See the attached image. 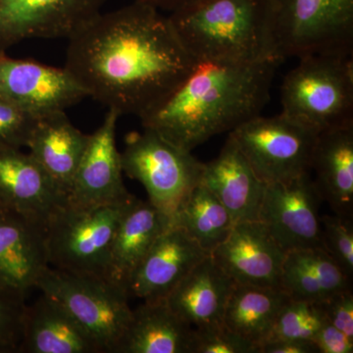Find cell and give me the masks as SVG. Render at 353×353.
I'll list each match as a JSON object with an SVG mask.
<instances>
[{"label":"cell","instance_id":"cell-1","mask_svg":"<svg viewBox=\"0 0 353 353\" xmlns=\"http://www.w3.org/2000/svg\"><path fill=\"white\" fill-rule=\"evenodd\" d=\"M68 39L64 68L88 97L120 116L141 119L197 65L169 16L138 1L97 14Z\"/></svg>","mask_w":353,"mask_h":353},{"label":"cell","instance_id":"cell-2","mask_svg":"<svg viewBox=\"0 0 353 353\" xmlns=\"http://www.w3.org/2000/svg\"><path fill=\"white\" fill-rule=\"evenodd\" d=\"M276 60L248 64L197 63L160 105L141 118L145 129L192 152L260 115L270 99Z\"/></svg>","mask_w":353,"mask_h":353},{"label":"cell","instance_id":"cell-3","mask_svg":"<svg viewBox=\"0 0 353 353\" xmlns=\"http://www.w3.org/2000/svg\"><path fill=\"white\" fill-rule=\"evenodd\" d=\"M169 19L197 63L276 60L270 0H197Z\"/></svg>","mask_w":353,"mask_h":353},{"label":"cell","instance_id":"cell-4","mask_svg":"<svg viewBox=\"0 0 353 353\" xmlns=\"http://www.w3.org/2000/svg\"><path fill=\"white\" fill-rule=\"evenodd\" d=\"M353 55L299 58L281 87L282 113L318 134L353 125Z\"/></svg>","mask_w":353,"mask_h":353},{"label":"cell","instance_id":"cell-5","mask_svg":"<svg viewBox=\"0 0 353 353\" xmlns=\"http://www.w3.org/2000/svg\"><path fill=\"white\" fill-rule=\"evenodd\" d=\"M134 199L92 208H75L65 202L46 223L48 265L106 280L114 234Z\"/></svg>","mask_w":353,"mask_h":353},{"label":"cell","instance_id":"cell-6","mask_svg":"<svg viewBox=\"0 0 353 353\" xmlns=\"http://www.w3.org/2000/svg\"><path fill=\"white\" fill-rule=\"evenodd\" d=\"M274 57L353 55V0H270Z\"/></svg>","mask_w":353,"mask_h":353},{"label":"cell","instance_id":"cell-7","mask_svg":"<svg viewBox=\"0 0 353 353\" xmlns=\"http://www.w3.org/2000/svg\"><path fill=\"white\" fill-rule=\"evenodd\" d=\"M101 347L117 353L132 318L129 294L104 279L76 275L48 266L37 284Z\"/></svg>","mask_w":353,"mask_h":353},{"label":"cell","instance_id":"cell-8","mask_svg":"<svg viewBox=\"0 0 353 353\" xmlns=\"http://www.w3.org/2000/svg\"><path fill=\"white\" fill-rule=\"evenodd\" d=\"M123 173L145 187L148 201L173 221L201 183L203 163L152 130L128 134L121 152Z\"/></svg>","mask_w":353,"mask_h":353},{"label":"cell","instance_id":"cell-9","mask_svg":"<svg viewBox=\"0 0 353 353\" xmlns=\"http://www.w3.org/2000/svg\"><path fill=\"white\" fill-rule=\"evenodd\" d=\"M318 134L283 113L273 117L256 116L230 132L266 185L310 172Z\"/></svg>","mask_w":353,"mask_h":353},{"label":"cell","instance_id":"cell-10","mask_svg":"<svg viewBox=\"0 0 353 353\" xmlns=\"http://www.w3.org/2000/svg\"><path fill=\"white\" fill-rule=\"evenodd\" d=\"M321 201L311 172L285 182L268 183L259 220L287 252L305 248L324 250Z\"/></svg>","mask_w":353,"mask_h":353},{"label":"cell","instance_id":"cell-11","mask_svg":"<svg viewBox=\"0 0 353 353\" xmlns=\"http://www.w3.org/2000/svg\"><path fill=\"white\" fill-rule=\"evenodd\" d=\"M0 95L37 116L65 111L88 97L64 68L0 53Z\"/></svg>","mask_w":353,"mask_h":353},{"label":"cell","instance_id":"cell-12","mask_svg":"<svg viewBox=\"0 0 353 353\" xmlns=\"http://www.w3.org/2000/svg\"><path fill=\"white\" fill-rule=\"evenodd\" d=\"M108 0H0V53L30 39H68Z\"/></svg>","mask_w":353,"mask_h":353},{"label":"cell","instance_id":"cell-13","mask_svg":"<svg viewBox=\"0 0 353 353\" xmlns=\"http://www.w3.org/2000/svg\"><path fill=\"white\" fill-rule=\"evenodd\" d=\"M48 266L46 225L0 203V292L26 301Z\"/></svg>","mask_w":353,"mask_h":353},{"label":"cell","instance_id":"cell-14","mask_svg":"<svg viewBox=\"0 0 353 353\" xmlns=\"http://www.w3.org/2000/svg\"><path fill=\"white\" fill-rule=\"evenodd\" d=\"M119 118L117 111L108 109L101 126L90 134L67 196L69 205L92 208L126 201L132 196L123 182L121 152L116 145Z\"/></svg>","mask_w":353,"mask_h":353},{"label":"cell","instance_id":"cell-15","mask_svg":"<svg viewBox=\"0 0 353 353\" xmlns=\"http://www.w3.org/2000/svg\"><path fill=\"white\" fill-rule=\"evenodd\" d=\"M287 252L259 220L236 223L211 257L236 284L281 289Z\"/></svg>","mask_w":353,"mask_h":353},{"label":"cell","instance_id":"cell-16","mask_svg":"<svg viewBox=\"0 0 353 353\" xmlns=\"http://www.w3.org/2000/svg\"><path fill=\"white\" fill-rule=\"evenodd\" d=\"M209 255L182 228L172 225L139 262L130 279L128 294L143 301L166 299L181 281Z\"/></svg>","mask_w":353,"mask_h":353},{"label":"cell","instance_id":"cell-17","mask_svg":"<svg viewBox=\"0 0 353 353\" xmlns=\"http://www.w3.org/2000/svg\"><path fill=\"white\" fill-rule=\"evenodd\" d=\"M66 199L29 152L0 146V203L43 222L63 205Z\"/></svg>","mask_w":353,"mask_h":353},{"label":"cell","instance_id":"cell-18","mask_svg":"<svg viewBox=\"0 0 353 353\" xmlns=\"http://www.w3.org/2000/svg\"><path fill=\"white\" fill-rule=\"evenodd\" d=\"M201 183L222 202L236 224L259 220L267 185L256 175L231 136L219 155L203 163Z\"/></svg>","mask_w":353,"mask_h":353},{"label":"cell","instance_id":"cell-19","mask_svg":"<svg viewBox=\"0 0 353 353\" xmlns=\"http://www.w3.org/2000/svg\"><path fill=\"white\" fill-rule=\"evenodd\" d=\"M170 226L171 218L152 202L136 197L121 218L114 234L106 280L128 292L130 279L139 262Z\"/></svg>","mask_w":353,"mask_h":353},{"label":"cell","instance_id":"cell-20","mask_svg":"<svg viewBox=\"0 0 353 353\" xmlns=\"http://www.w3.org/2000/svg\"><path fill=\"white\" fill-rule=\"evenodd\" d=\"M236 284L209 255L172 290L166 301L192 328H209L223 324L225 308Z\"/></svg>","mask_w":353,"mask_h":353},{"label":"cell","instance_id":"cell-21","mask_svg":"<svg viewBox=\"0 0 353 353\" xmlns=\"http://www.w3.org/2000/svg\"><path fill=\"white\" fill-rule=\"evenodd\" d=\"M90 134L74 126L65 111L37 120L27 148L58 190L67 199L74 176L87 148Z\"/></svg>","mask_w":353,"mask_h":353},{"label":"cell","instance_id":"cell-22","mask_svg":"<svg viewBox=\"0 0 353 353\" xmlns=\"http://www.w3.org/2000/svg\"><path fill=\"white\" fill-rule=\"evenodd\" d=\"M310 172L322 201L334 214L353 215V125L320 132L311 157Z\"/></svg>","mask_w":353,"mask_h":353},{"label":"cell","instance_id":"cell-23","mask_svg":"<svg viewBox=\"0 0 353 353\" xmlns=\"http://www.w3.org/2000/svg\"><path fill=\"white\" fill-rule=\"evenodd\" d=\"M21 353H101V347L54 301L41 294L26 305Z\"/></svg>","mask_w":353,"mask_h":353},{"label":"cell","instance_id":"cell-24","mask_svg":"<svg viewBox=\"0 0 353 353\" xmlns=\"http://www.w3.org/2000/svg\"><path fill=\"white\" fill-rule=\"evenodd\" d=\"M194 328L172 310L166 299L143 301L132 309L117 353H194Z\"/></svg>","mask_w":353,"mask_h":353},{"label":"cell","instance_id":"cell-25","mask_svg":"<svg viewBox=\"0 0 353 353\" xmlns=\"http://www.w3.org/2000/svg\"><path fill=\"white\" fill-rule=\"evenodd\" d=\"M352 278L322 248L290 250L285 254L280 288L292 299L319 303L352 289Z\"/></svg>","mask_w":353,"mask_h":353},{"label":"cell","instance_id":"cell-26","mask_svg":"<svg viewBox=\"0 0 353 353\" xmlns=\"http://www.w3.org/2000/svg\"><path fill=\"white\" fill-rule=\"evenodd\" d=\"M289 299L279 288L236 284L225 308L223 323L259 347L266 340L279 310Z\"/></svg>","mask_w":353,"mask_h":353},{"label":"cell","instance_id":"cell-27","mask_svg":"<svg viewBox=\"0 0 353 353\" xmlns=\"http://www.w3.org/2000/svg\"><path fill=\"white\" fill-rule=\"evenodd\" d=\"M172 225L182 228L211 254L229 236L236 223L218 197L199 183L174 216Z\"/></svg>","mask_w":353,"mask_h":353},{"label":"cell","instance_id":"cell-28","mask_svg":"<svg viewBox=\"0 0 353 353\" xmlns=\"http://www.w3.org/2000/svg\"><path fill=\"white\" fill-rule=\"evenodd\" d=\"M325 321L319 303L290 297L279 310L264 343L277 340L312 341Z\"/></svg>","mask_w":353,"mask_h":353},{"label":"cell","instance_id":"cell-29","mask_svg":"<svg viewBox=\"0 0 353 353\" xmlns=\"http://www.w3.org/2000/svg\"><path fill=\"white\" fill-rule=\"evenodd\" d=\"M322 243L328 253L343 271L352 277L353 225L352 218L339 215H322Z\"/></svg>","mask_w":353,"mask_h":353},{"label":"cell","instance_id":"cell-30","mask_svg":"<svg viewBox=\"0 0 353 353\" xmlns=\"http://www.w3.org/2000/svg\"><path fill=\"white\" fill-rule=\"evenodd\" d=\"M38 118L0 95V146L27 148Z\"/></svg>","mask_w":353,"mask_h":353},{"label":"cell","instance_id":"cell-31","mask_svg":"<svg viewBox=\"0 0 353 353\" xmlns=\"http://www.w3.org/2000/svg\"><path fill=\"white\" fill-rule=\"evenodd\" d=\"M194 331V353H259L256 345L234 333L224 323Z\"/></svg>","mask_w":353,"mask_h":353},{"label":"cell","instance_id":"cell-32","mask_svg":"<svg viewBox=\"0 0 353 353\" xmlns=\"http://www.w3.org/2000/svg\"><path fill=\"white\" fill-rule=\"evenodd\" d=\"M26 301L0 292V353L19 352Z\"/></svg>","mask_w":353,"mask_h":353},{"label":"cell","instance_id":"cell-33","mask_svg":"<svg viewBox=\"0 0 353 353\" xmlns=\"http://www.w3.org/2000/svg\"><path fill=\"white\" fill-rule=\"evenodd\" d=\"M325 319L353 339V294L352 289L338 292L319 303Z\"/></svg>","mask_w":353,"mask_h":353},{"label":"cell","instance_id":"cell-34","mask_svg":"<svg viewBox=\"0 0 353 353\" xmlns=\"http://www.w3.org/2000/svg\"><path fill=\"white\" fill-rule=\"evenodd\" d=\"M318 353H352L353 339L325 321L312 340Z\"/></svg>","mask_w":353,"mask_h":353},{"label":"cell","instance_id":"cell-35","mask_svg":"<svg viewBox=\"0 0 353 353\" xmlns=\"http://www.w3.org/2000/svg\"><path fill=\"white\" fill-rule=\"evenodd\" d=\"M259 353H318L312 341L277 340L259 347Z\"/></svg>","mask_w":353,"mask_h":353},{"label":"cell","instance_id":"cell-36","mask_svg":"<svg viewBox=\"0 0 353 353\" xmlns=\"http://www.w3.org/2000/svg\"><path fill=\"white\" fill-rule=\"evenodd\" d=\"M134 1L148 4V6L155 7L158 10L164 9V10L173 12L176 9L182 8V7L192 3V2H196L197 0H134Z\"/></svg>","mask_w":353,"mask_h":353}]
</instances>
